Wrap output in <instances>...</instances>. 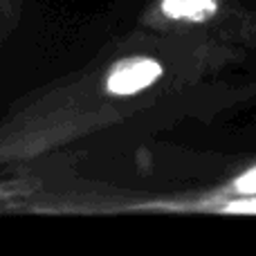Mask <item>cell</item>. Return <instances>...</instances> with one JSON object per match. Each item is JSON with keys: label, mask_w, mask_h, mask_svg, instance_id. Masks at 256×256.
Segmentation results:
<instances>
[{"label": "cell", "mask_w": 256, "mask_h": 256, "mask_svg": "<svg viewBox=\"0 0 256 256\" xmlns=\"http://www.w3.org/2000/svg\"><path fill=\"white\" fill-rule=\"evenodd\" d=\"M164 74L162 63L148 56H132L115 63L106 76V90L115 97H132L158 84Z\"/></svg>", "instance_id": "6da1fadb"}, {"label": "cell", "mask_w": 256, "mask_h": 256, "mask_svg": "<svg viewBox=\"0 0 256 256\" xmlns=\"http://www.w3.org/2000/svg\"><path fill=\"white\" fill-rule=\"evenodd\" d=\"M158 9L171 22L202 25L220 14V0H160Z\"/></svg>", "instance_id": "7a4b0ae2"}, {"label": "cell", "mask_w": 256, "mask_h": 256, "mask_svg": "<svg viewBox=\"0 0 256 256\" xmlns=\"http://www.w3.org/2000/svg\"><path fill=\"white\" fill-rule=\"evenodd\" d=\"M232 189L238 196H256V164L232 182Z\"/></svg>", "instance_id": "3957f363"}, {"label": "cell", "mask_w": 256, "mask_h": 256, "mask_svg": "<svg viewBox=\"0 0 256 256\" xmlns=\"http://www.w3.org/2000/svg\"><path fill=\"white\" fill-rule=\"evenodd\" d=\"M225 212H238V214H256V196H245V200H234L227 204Z\"/></svg>", "instance_id": "277c9868"}, {"label": "cell", "mask_w": 256, "mask_h": 256, "mask_svg": "<svg viewBox=\"0 0 256 256\" xmlns=\"http://www.w3.org/2000/svg\"><path fill=\"white\" fill-rule=\"evenodd\" d=\"M18 4H20V0H0V14H2V16H9V18H12Z\"/></svg>", "instance_id": "5b68a950"}]
</instances>
